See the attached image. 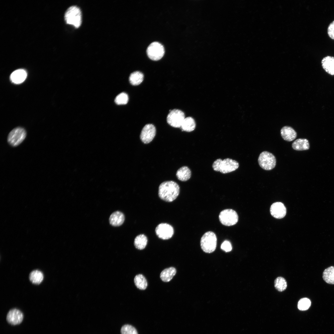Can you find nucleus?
Wrapping results in <instances>:
<instances>
[{
  "instance_id": "nucleus-16",
  "label": "nucleus",
  "mask_w": 334,
  "mask_h": 334,
  "mask_svg": "<svg viewBox=\"0 0 334 334\" xmlns=\"http://www.w3.org/2000/svg\"><path fill=\"white\" fill-rule=\"evenodd\" d=\"M323 69L329 74L334 75V57L327 56L322 59L321 61Z\"/></svg>"
},
{
  "instance_id": "nucleus-12",
  "label": "nucleus",
  "mask_w": 334,
  "mask_h": 334,
  "mask_svg": "<svg viewBox=\"0 0 334 334\" xmlns=\"http://www.w3.org/2000/svg\"><path fill=\"white\" fill-rule=\"evenodd\" d=\"M24 315L20 310L16 308L10 310L8 312L6 320L10 324L15 325L19 324L23 321Z\"/></svg>"
},
{
  "instance_id": "nucleus-19",
  "label": "nucleus",
  "mask_w": 334,
  "mask_h": 334,
  "mask_svg": "<svg viewBox=\"0 0 334 334\" xmlns=\"http://www.w3.org/2000/svg\"><path fill=\"white\" fill-rule=\"evenodd\" d=\"M292 147L295 150L303 151L309 149L310 145L307 139L300 138L296 139L293 142Z\"/></svg>"
},
{
  "instance_id": "nucleus-13",
  "label": "nucleus",
  "mask_w": 334,
  "mask_h": 334,
  "mask_svg": "<svg viewBox=\"0 0 334 334\" xmlns=\"http://www.w3.org/2000/svg\"><path fill=\"white\" fill-rule=\"evenodd\" d=\"M271 215L277 219H281L284 217L286 212V208L282 203L277 202L273 203L270 209Z\"/></svg>"
},
{
  "instance_id": "nucleus-24",
  "label": "nucleus",
  "mask_w": 334,
  "mask_h": 334,
  "mask_svg": "<svg viewBox=\"0 0 334 334\" xmlns=\"http://www.w3.org/2000/svg\"><path fill=\"white\" fill-rule=\"evenodd\" d=\"M29 278L30 281L33 284L38 285L44 279V275L40 271L34 270L30 273Z\"/></svg>"
},
{
  "instance_id": "nucleus-17",
  "label": "nucleus",
  "mask_w": 334,
  "mask_h": 334,
  "mask_svg": "<svg viewBox=\"0 0 334 334\" xmlns=\"http://www.w3.org/2000/svg\"><path fill=\"white\" fill-rule=\"evenodd\" d=\"M125 216L123 214L119 211H116L112 213L109 218L110 224L114 226L121 225L124 222Z\"/></svg>"
},
{
  "instance_id": "nucleus-5",
  "label": "nucleus",
  "mask_w": 334,
  "mask_h": 334,
  "mask_svg": "<svg viewBox=\"0 0 334 334\" xmlns=\"http://www.w3.org/2000/svg\"><path fill=\"white\" fill-rule=\"evenodd\" d=\"M258 162L260 166L263 169L270 170L273 169L276 164V160L275 156L272 153L267 151H263L259 155Z\"/></svg>"
},
{
  "instance_id": "nucleus-14",
  "label": "nucleus",
  "mask_w": 334,
  "mask_h": 334,
  "mask_svg": "<svg viewBox=\"0 0 334 334\" xmlns=\"http://www.w3.org/2000/svg\"><path fill=\"white\" fill-rule=\"evenodd\" d=\"M27 76V73L25 70L19 69L14 71L10 75L11 81L15 84H19L23 82Z\"/></svg>"
},
{
  "instance_id": "nucleus-20",
  "label": "nucleus",
  "mask_w": 334,
  "mask_h": 334,
  "mask_svg": "<svg viewBox=\"0 0 334 334\" xmlns=\"http://www.w3.org/2000/svg\"><path fill=\"white\" fill-rule=\"evenodd\" d=\"M176 176L178 180L182 181H186L191 178V172L187 167L183 166L179 168L177 171Z\"/></svg>"
},
{
  "instance_id": "nucleus-8",
  "label": "nucleus",
  "mask_w": 334,
  "mask_h": 334,
  "mask_svg": "<svg viewBox=\"0 0 334 334\" xmlns=\"http://www.w3.org/2000/svg\"><path fill=\"white\" fill-rule=\"evenodd\" d=\"M147 53L150 59L157 61L161 59L163 56L165 49L163 46L160 43L154 42L148 47Z\"/></svg>"
},
{
  "instance_id": "nucleus-10",
  "label": "nucleus",
  "mask_w": 334,
  "mask_h": 334,
  "mask_svg": "<svg viewBox=\"0 0 334 334\" xmlns=\"http://www.w3.org/2000/svg\"><path fill=\"white\" fill-rule=\"evenodd\" d=\"M155 232L157 236L163 240L170 238L174 233V229L170 225L165 223H162L156 227Z\"/></svg>"
},
{
  "instance_id": "nucleus-15",
  "label": "nucleus",
  "mask_w": 334,
  "mask_h": 334,
  "mask_svg": "<svg viewBox=\"0 0 334 334\" xmlns=\"http://www.w3.org/2000/svg\"><path fill=\"white\" fill-rule=\"evenodd\" d=\"M281 135L284 140L287 141H291L297 137V133L292 127L285 126L280 130Z\"/></svg>"
},
{
  "instance_id": "nucleus-26",
  "label": "nucleus",
  "mask_w": 334,
  "mask_h": 334,
  "mask_svg": "<svg viewBox=\"0 0 334 334\" xmlns=\"http://www.w3.org/2000/svg\"><path fill=\"white\" fill-rule=\"evenodd\" d=\"M134 282L137 288L140 290L145 289L148 286L147 280L142 274H139L135 276Z\"/></svg>"
},
{
  "instance_id": "nucleus-32",
  "label": "nucleus",
  "mask_w": 334,
  "mask_h": 334,
  "mask_svg": "<svg viewBox=\"0 0 334 334\" xmlns=\"http://www.w3.org/2000/svg\"><path fill=\"white\" fill-rule=\"evenodd\" d=\"M328 33L330 38L334 40V20L329 25L328 28Z\"/></svg>"
},
{
  "instance_id": "nucleus-18",
  "label": "nucleus",
  "mask_w": 334,
  "mask_h": 334,
  "mask_svg": "<svg viewBox=\"0 0 334 334\" xmlns=\"http://www.w3.org/2000/svg\"><path fill=\"white\" fill-rule=\"evenodd\" d=\"M176 270L173 267H170L163 270L160 275V277L162 281L168 282L170 281L175 275Z\"/></svg>"
},
{
  "instance_id": "nucleus-11",
  "label": "nucleus",
  "mask_w": 334,
  "mask_h": 334,
  "mask_svg": "<svg viewBox=\"0 0 334 334\" xmlns=\"http://www.w3.org/2000/svg\"><path fill=\"white\" fill-rule=\"evenodd\" d=\"M156 134V128L151 124H146L143 128L140 135V139L144 143H150L154 139Z\"/></svg>"
},
{
  "instance_id": "nucleus-6",
  "label": "nucleus",
  "mask_w": 334,
  "mask_h": 334,
  "mask_svg": "<svg viewBox=\"0 0 334 334\" xmlns=\"http://www.w3.org/2000/svg\"><path fill=\"white\" fill-rule=\"evenodd\" d=\"M26 135V131L24 128L17 127L10 132L7 137V141L11 146L16 147L22 143Z\"/></svg>"
},
{
  "instance_id": "nucleus-23",
  "label": "nucleus",
  "mask_w": 334,
  "mask_h": 334,
  "mask_svg": "<svg viewBox=\"0 0 334 334\" xmlns=\"http://www.w3.org/2000/svg\"><path fill=\"white\" fill-rule=\"evenodd\" d=\"M323 278L327 283L334 284V266L326 269L323 272Z\"/></svg>"
},
{
  "instance_id": "nucleus-2",
  "label": "nucleus",
  "mask_w": 334,
  "mask_h": 334,
  "mask_svg": "<svg viewBox=\"0 0 334 334\" xmlns=\"http://www.w3.org/2000/svg\"><path fill=\"white\" fill-rule=\"evenodd\" d=\"M238 163L235 160L227 158L222 160L218 159L213 163L214 170L223 173L231 172L237 169L239 167Z\"/></svg>"
},
{
  "instance_id": "nucleus-9",
  "label": "nucleus",
  "mask_w": 334,
  "mask_h": 334,
  "mask_svg": "<svg viewBox=\"0 0 334 334\" xmlns=\"http://www.w3.org/2000/svg\"><path fill=\"white\" fill-rule=\"evenodd\" d=\"M184 113L178 109H174L170 111L167 117V123L171 126L175 128L181 127L185 118Z\"/></svg>"
},
{
  "instance_id": "nucleus-4",
  "label": "nucleus",
  "mask_w": 334,
  "mask_h": 334,
  "mask_svg": "<svg viewBox=\"0 0 334 334\" xmlns=\"http://www.w3.org/2000/svg\"><path fill=\"white\" fill-rule=\"evenodd\" d=\"M216 236L212 232L208 231L205 233L201 238V248L206 253H210L214 251L216 249Z\"/></svg>"
},
{
  "instance_id": "nucleus-22",
  "label": "nucleus",
  "mask_w": 334,
  "mask_h": 334,
  "mask_svg": "<svg viewBox=\"0 0 334 334\" xmlns=\"http://www.w3.org/2000/svg\"><path fill=\"white\" fill-rule=\"evenodd\" d=\"M147 242V237L143 234H141L137 236L135 238L134 245L137 249L142 250L146 247Z\"/></svg>"
},
{
  "instance_id": "nucleus-7",
  "label": "nucleus",
  "mask_w": 334,
  "mask_h": 334,
  "mask_svg": "<svg viewBox=\"0 0 334 334\" xmlns=\"http://www.w3.org/2000/svg\"><path fill=\"white\" fill-rule=\"evenodd\" d=\"M219 217L221 223L227 226L234 225L238 221V214L236 211L232 209L222 210L220 213Z\"/></svg>"
},
{
  "instance_id": "nucleus-29",
  "label": "nucleus",
  "mask_w": 334,
  "mask_h": 334,
  "mask_svg": "<svg viewBox=\"0 0 334 334\" xmlns=\"http://www.w3.org/2000/svg\"><path fill=\"white\" fill-rule=\"evenodd\" d=\"M121 334H138L135 328L129 324L123 325L121 329Z\"/></svg>"
},
{
  "instance_id": "nucleus-25",
  "label": "nucleus",
  "mask_w": 334,
  "mask_h": 334,
  "mask_svg": "<svg viewBox=\"0 0 334 334\" xmlns=\"http://www.w3.org/2000/svg\"><path fill=\"white\" fill-rule=\"evenodd\" d=\"M143 74L140 71H136L131 73L129 77L130 83L136 86L140 84L143 80Z\"/></svg>"
},
{
  "instance_id": "nucleus-27",
  "label": "nucleus",
  "mask_w": 334,
  "mask_h": 334,
  "mask_svg": "<svg viewBox=\"0 0 334 334\" xmlns=\"http://www.w3.org/2000/svg\"><path fill=\"white\" fill-rule=\"evenodd\" d=\"M274 286L278 291L282 292L285 290L287 287V283L284 278L278 277L276 278L274 281Z\"/></svg>"
},
{
  "instance_id": "nucleus-1",
  "label": "nucleus",
  "mask_w": 334,
  "mask_h": 334,
  "mask_svg": "<svg viewBox=\"0 0 334 334\" xmlns=\"http://www.w3.org/2000/svg\"><path fill=\"white\" fill-rule=\"evenodd\" d=\"M179 192V185L173 181L163 182L159 187V197L167 202H171L174 200L178 196Z\"/></svg>"
},
{
  "instance_id": "nucleus-3",
  "label": "nucleus",
  "mask_w": 334,
  "mask_h": 334,
  "mask_svg": "<svg viewBox=\"0 0 334 334\" xmlns=\"http://www.w3.org/2000/svg\"><path fill=\"white\" fill-rule=\"evenodd\" d=\"M64 18L67 24L72 25L76 28L79 27L82 22L80 10L75 6L70 7L65 13Z\"/></svg>"
},
{
  "instance_id": "nucleus-28",
  "label": "nucleus",
  "mask_w": 334,
  "mask_h": 334,
  "mask_svg": "<svg viewBox=\"0 0 334 334\" xmlns=\"http://www.w3.org/2000/svg\"><path fill=\"white\" fill-rule=\"evenodd\" d=\"M311 305V302L309 299L307 298H303L299 300L298 306V309L301 310H307Z\"/></svg>"
},
{
  "instance_id": "nucleus-21",
  "label": "nucleus",
  "mask_w": 334,
  "mask_h": 334,
  "mask_svg": "<svg viewBox=\"0 0 334 334\" xmlns=\"http://www.w3.org/2000/svg\"><path fill=\"white\" fill-rule=\"evenodd\" d=\"M196 124L195 120L191 117L185 118L181 126L182 131L191 132L194 130Z\"/></svg>"
},
{
  "instance_id": "nucleus-31",
  "label": "nucleus",
  "mask_w": 334,
  "mask_h": 334,
  "mask_svg": "<svg viewBox=\"0 0 334 334\" xmlns=\"http://www.w3.org/2000/svg\"><path fill=\"white\" fill-rule=\"evenodd\" d=\"M221 248L226 252L231 251L232 249L231 243L228 240L225 241L221 245Z\"/></svg>"
},
{
  "instance_id": "nucleus-30",
  "label": "nucleus",
  "mask_w": 334,
  "mask_h": 334,
  "mask_svg": "<svg viewBox=\"0 0 334 334\" xmlns=\"http://www.w3.org/2000/svg\"><path fill=\"white\" fill-rule=\"evenodd\" d=\"M128 96L125 92L118 94L115 98V102L118 105H124L127 104L128 101Z\"/></svg>"
}]
</instances>
